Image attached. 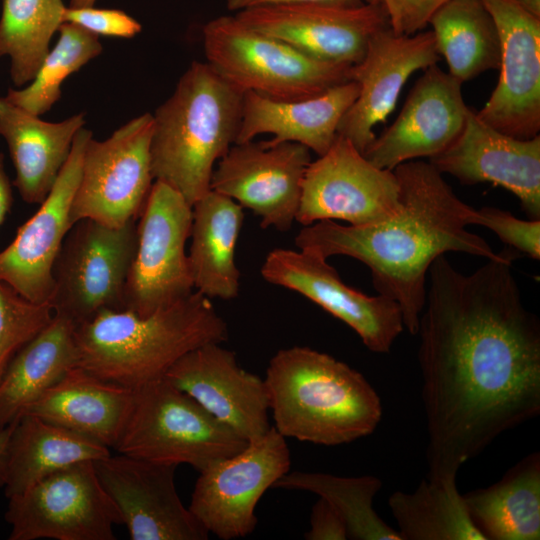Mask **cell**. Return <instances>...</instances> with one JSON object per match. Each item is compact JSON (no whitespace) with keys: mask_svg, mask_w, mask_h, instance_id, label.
I'll list each match as a JSON object with an SVG mask.
<instances>
[{"mask_svg":"<svg viewBox=\"0 0 540 540\" xmlns=\"http://www.w3.org/2000/svg\"><path fill=\"white\" fill-rule=\"evenodd\" d=\"M505 249L471 274L431 264L418 361L428 476L457 474L499 435L540 413V323Z\"/></svg>","mask_w":540,"mask_h":540,"instance_id":"1","label":"cell"},{"mask_svg":"<svg viewBox=\"0 0 540 540\" xmlns=\"http://www.w3.org/2000/svg\"><path fill=\"white\" fill-rule=\"evenodd\" d=\"M400 206L387 218L367 225H344L333 220L312 223L299 231L295 245L328 259L343 255L364 263L374 288L400 307L404 327L418 332L426 302V280L433 261L454 251L499 259L479 235L478 211L454 193L430 162L412 160L394 170Z\"/></svg>","mask_w":540,"mask_h":540,"instance_id":"2","label":"cell"},{"mask_svg":"<svg viewBox=\"0 0 540 540\" xmlns=\"http://www.w3.org/2000/svg\"><path fill=\"white\" fill-rule=\"evenodd\" d=\"M228 335L211 299L198 291L146 316L104 309L75 327L78 366L131 389L163 378L189 351Z\"/></svg>","mask_w":540,"mask_h":540,"instance_id":"3","label":"cell"},{"mask_svg":"<svg viewBox=\"0 0 540 540\" xmlns=\"http://www.w3.org/2000/svg\"><path fill=\"white\" fill-rule=\"evenodd\" d=\"M273 427L285 438L336 446L370 435L381 399L357 370L305 346L281 349L264 378Z\"/></svg>","mask_w":540,"mask_h":540,"instance_id":"4","label":"cell"},{"mask_svg":"<svg viewBox=\"0 0 540 540\" xmlns=\"http://www.w3.org/2000/svg\"><path fill=\"white\" fill-rule=\"evenodd\" d=\"M243 96L207 62L193 61L152 115L154 180L178 191L191 206L209 192L217 162L236 142Z\"/></svg>","mask_w":540,"mask_h":540,"instance_id":"5","label":"cell"},{"mask_svg":"<svg viewBox=\"0 0 540 540\" xmlns=\"http://www.w3.org/2000/svg\"><path fill=\"white\" fill-rule=\"evenodd\" d=\"M207 63L241 92L275 100L316 96L350 81L352 66L323 62L242 23L235 15L202 29Z\"/></svg>","mask_w":540,"mask_h":540,"instance_id":"6","label":"cell"},{"mask_svg":"<svg viewBox=\"0 0 540 540\" xmlns=\"http://www.w3.org/2000/svg\"><path fill=\"white\" fill-rule=\"evenodd\" d=\"M192 397L164 378L133 389L132 401L113 448L133 457L188 464L198 471L247 445Z\"/></svg>","mask_w":540,"mask_h":540,"instance_id":"7","label":"cell"},{"mask_svg":"<svg viewBox=\"0 0 540 540\" xmlns=\"http://www.w3.org/2000/svg\"><path fill=\"white\" fill-rule=\"evenodd\" d=\"M137 244V220L111 228L84 219L66 235L55 260L50 304L76 326L104 309H124Z\"/></svg>","mask_w":540,"mask_h":540,"instance_id":"8","label":"cell"},{"mask_svg":"<svg viewBox=\"0 0 540 540\" xmlns=\"http://www.w3.org/2000/svg\"><path fill=\"white\" fill-rule=\"evenodd\" d=\"M192 206L154 181L137 222V244L124 291V309L149 315L194 292L186 243Z\"/></svg>","mask_w":540,"mask_h":540,"instance_id":"9","label":"cell"},{"mask_svg":"<svg viewBox=\"0 0 540 540\" xmlns=\"http://www.w3.org/2000/svg\"><path fill=\"white\" fill-rule=\"evenodd\" d=\"M152 114L138 116L103 140H88L70 209L72 226L89 219L111 228L137 220L154 177L150 143Z\"/></svg>","mask_w":540,"mask_h":540,"instance_id":"10","label":"cell"},{"mask_svg":"<svg viewBox=\"0 0 540 540\" xmlns=\"http://www.w3.org/2000/svg\"><path fill=\"white\" fill-rule=\"evenodd\" d=\"M9 499L10 540H114L119 513L92 461L74 464Z\"/></svg>","mask_w":540,"mask_h":540,"instance_id":"11","label":"cell"},{"mask_svg":"<svg viewBox=\"0 0 540 540\" xmlns=\"http://www.w3.org/2000/svg\"><path fill=\"white\" fill-rule=\"evenodd\" d=\"M290 464L286 438L271 426L239 452L199 471L188 508L209 534L246 537L256 528L259 500Z\"/></svg>","mask_w":540,"mask_h":540,"instance_id":"12","label":"cell"},{"mask_svg":"<svg viewBox=\"0 0 540 540\" xmlns=\"http://www.w3.org/2000/svg\"><path fill=\"white\" fill-rule=\"evenodd\" d=\"M399 206L394 171L376 167L338 135L329 150L307 167L296 221L303 226L322 220L367 225L387 218Z\"/></svg>","mask_w":540,"mask_h":540,"instance_id":"13","label":"cell"},{"mask_svg":"<svg viewBox=\"0 0 540 540\" xmlns=\"http://www.w3.org/2000/svg\"><path fill=\"white\" fill-rule=\"evenodd\" d=\"M269 283L295 291L344 322L374 353H388L404 329L399 305L345 284L327 259L307 249L276 248L261 267Z\"/></svg>","mask_w":540,"mask_h":540,"instance_id":"14","label":"cell"},{"mask_svg":"<svg viewBox=\"0 0 540 540\" xmlns=\"http://www.w3.org/2000/svg\"><path fill=\"white\" fill-rule=\"evenodd\" d=\"M302 144L254 140L233 144L217 162L211 190L260 218L262 228L289 231L299 209L302 182L312 161Z\"/></svg>","mask_w":540,"mask_h":540,"instance_id":"15","label":"cell"},{"mask_svg":"<svg viewBox=\"0 0 540 540\" xmlns=\"http://www.w3.org/2000/svg\"><path fill=\"white\" fill-rule=\"evenodd\" d=\"M97 477L132 540H206L209 533L182 503L176 465L130 455L93 462Z\"/></svg>","mask_w":540,"mask_h":540,"instance_id":"16","label":"cell"},{"mask_svg":"<svg viewBox=\"0 0 540 540\" xmlns=\"http://www.w3.org/2000/svg\"><path fill=\"white\" fill-rule=\"evenodd\" d=\"M500 38L499 79L477 116L518 139L540 132V18L514 0H482Z\"/></svg>","mask_w":540,"mask_h":540,"instance_id":"17","label":"cell"},{"mask_svg":"<svg viewBox=\"0 0 540 540\" xmlns=\"http://www.w3.org/2000/svg\"><path fill=\"white\" fill-rule=\"evenodd\" d=\"M235 16L310 57L347 66L357 64L373 35L390 26L385 9L377 3L268 5L240 10Z\"/></svg>","mask_w":540,"mask_h":540,"instance_id":"18","label":"cell"},{"mask_svg":"<svg viewBox=\"0 0 540 540\" xmlns=\"http://www.w3.org/2000/svg\"><path fill=\"white\" fill-rule=\"evenodd\" d=\"M93 136L81 128L70 155L38 210L21 225L13 241L0 251V281L34 303H49L53 266L72 227L70 209L80 176L84 151Z\"/></svg>","mask_w":540,"mask_h":540,"instance_id":"19","label":"cell"},{"mask_svg":"<svg viewBox=\"0 0 540 540\" xmlns=\"http://www.w3.org/2000/svg\"><path fill=\"white\" fill-rule=\"evenodd\" d=\"M439 57L431 30L404 35L389 26L374 34L363 58L351 68L358 95L342 117L338 135L363 153L376 136L374 127L394 110L406 81Z\"/></svg>","mask_w":540,"mask_h":540,"instance_id":"20","label":"cell"},{"mask_svg":"<svg viewBox=\"0 0 540 540\" xmlns=\"http://www.w3.org/2000/svg\"><path fill=\"white\" fill-rule=\"evenodd\" d=\"M462 82L437 64L424 70L411 89L396 120L363 152L378 168L431 158L445 150L462 132L469 107Z\"/></svg>","mask_w":540,"mask_h":540,"instance_id":"21","label":"cell"},{"mask_svg":"<svg viewBox=\"0 0 540 540\" xmlns=\"http://www.w3.org/2000/svg\"><path fill=\"white\" fill-rule=\"evenodd\" d=\"M222 343H207L178 359L163 378L246 441L264 435L269 399L264 378L240 366Z\"/></svg>","mask_w":540,"mask_h":540,"instance_id":"22","label":"cell"},{"mask_svg":"<svg viewBox=\"0 0 540 540\" xmlns=\"http://www.w3.org/2000/svg\"><path fill=\"white\" fill-rule=\"evenodd\" d=\"M429 162L462 184L489 182L505 188L529 219H540V135L518 139L504 134L469 107L460 135Z\"/></svg>","mask_w":540,"mask_h":540,"instance_id":"23","label":"cell"},{"mask_svg":"<svg viewBox=\"0 0 540 540\" xmlns=\"http://www.w3.org/2000/svg\"><path fill=\"white\" fill-rule=\"evenodd\" d=\"M357 95L358 85L352 80L298 100H275L245 92L235 144L272 134L267 140L271 144L299 143L321 156L337 138L339 123Z\"/></svg>","mask_w":540,"mask_h":540,"instance_id":"24","label":"cell"},{"mask_svg":"<svg viewBox=\"0 0 540 540\" xmlns=\"http://www.w3.org/2000/svg\"><path fill=\"white\" fill-rule=\"evenodd\" d=\"M84 124L82 113L61 122H47L6 97L0 98V136L15 167L13 185L25 202L39 205L44 201Z\"/></svg>","mask_w":540,"mask_h":540,"instance_id":"25","label":"cell"},{"mask_svg":"<svg viewBox=\"0 0 540 540\" xmlns=\"http://www.w3.org/2000/svg\"><path fill=\"white\" fill-rule=\"evenodd\" d=\"M132 395L133 389L105 381L75 366L24 413L113 448L127 417Z\"/></svg>","mask_w":540,"mask_h":540,"instance_id":"26","label":"cell"},{"mask_svg":"<svg viewBox=\"0 0 540 540\" xmlns=\"http://www.w3.org/2000/svg\"><path fill=\"white\" fill-rule=\"evenodd\" d=\"M188 253L194 289L209 299L239 295L240 271L235 248L243 223V208L210 190L192 206Z\"/></svg>","mask_w":540,"mask_h":540,"instance_id":"27","label":"cell"},{"mask_svg":"<svg viewBox=\"0 0 540 540\" xmlns=\"http://www.w3.org/2000/svg\"><path fill=\"white\" fill-rule=\"evenodd\" d=\"M110 454L95 440L24 413L11 424L2 487L10 498L59 470Z\"/></svg>","mask_w":540,"mask_h":540,"instance_id":"28","label":"cell"},{"mask_svg":"<svg viewBox=\"0 0 540 540\" xmlns=\"http://www.w3.org/2000/svg\"><path fill=\"white\" fill-rule=\"evenodd\" d=\"M75 327L70 319L54 313L51 322L11 361L0 381V430L78 366Z\"/></svg>","mask_w":540,"mask_h":540,"instance_id":"29","label":"cell"},{"mask_svg":"<svg viewBox=\"0 0 540 540\" xmlns=\"http://www.w3.org/2000/svg\"><path fill=\"white\" fill-rule=\"evenodd\" d=\"M463 497L485 540H539L540 453L525 456L496 483Z\"/></svg>","mask_w":540,"mask_h":540,"instance_id":"30","label":"cell"},{"mask_svg":"<svg viewBox=\"0 0 540 540\" xmlns=\"http://www.w3.org/2000/svg\"><path fill=\"white\" fill-rule=\"evenodd\" d=\"M428 25L448 73L460 82L499 68V33L482 0H448L432 14Z\"/></svg>","mask_w":540,"mask_h":540,"instance_id":"31","label":"cell"},{"mask_svg":"<svg viewBox=\"0 0 540 540\" xmlns=\"http://www.w3.org/2000/svg\"><path fill=\"white\" fill-rule=\"evenodd\" d=\"M456 476H428L413 492L389 496L402 540H485L470 518Z\"/></svg>","mask_w":540,"mask_h":540,"instance_id":"32","label":"cell"},{"mask_svg":"<svg viewBox=\"0 0 540 540\" xmlns=\"http://www.w3.org/2000/svg\"><path fill=\"white\" fill-rule=\"evenodd\" d=\"M65 9L62 0H3L0 57H9L15 86L24 87L34 79L52 36L64 23Z\"/></svg>","mask_w":540,"mask_h":540,"instance_id":"33","label":"cell"},{"mask_svg":"<svg viewBox=\"0 0 540 540\" xmlns=\"http://www.w3.org/2000/svg\"><path fill=\"white\" fill-rule=\"evenodd\" d=\"M382 487L371 475L341 477L321 472L288 471L273 488L312 492L328 501L345 521L348 539L402 540L374 510L373 500Z\"/></svg>","mask_w":540,"mask_h":540,"instance_id":"34","label":"cell"},{"mask_svg":"<svg viewBox=\"0 0 540 540\" xmlns=\"http://www.w3.org/2000/svg\"><path fill=\"white\" fill-rule=\"evenodd\" d=\"M59 38L43 60L34 79L20 89L10 88L6 98L31 114L40 116L49 111L61 97V85L102 52L98 36L85 29L63 23Z\"/></svg>","mask_w":540,"mask_h":540,"instance_id":"35","label":"cell"},{"mask_svg":"<svg viewBox=\"0 0 540 540\" xmlns=\"http://www.w3.org/2000/svg\"><path fill=\"white\" fill-rule=\"evenodd\" d=\"M49 303H34L0 281V381L17 353L52 320Z\"/></svg>","mask_w":540,"mask_h":540,"instance_id":"36","label":"cell"},{"mask_svg":"<svg viewBox=\"0 0 540 540\" xmlns=\"http://www.w3.org/2000/svg\"><path fill=\"white\" fill-rule=\"evenodd\" d=\"M477 211V225L489 228L517 252L539 260L540 219H518L510 212L495 207H483Z\"/></svg>","mask_w":540,"mask_h":540,"instance_id":"37","label":"cell"},{"mask_svg":"<svg viewBox=\"0 0 540 540\" xmlns=\"http://www.w3.org/2000/svg\"><path fill=\"white\" fill-rule=\"evenodd\" d=\"M63 20L96 36L132 38L142 29L137 20L122 10L94 6L66 7Z\"/></svg>","mask_w":540,"mask_h":540,"instance_id":"38","label":"cell"},{"mask_svg":"<svg viewBox=\"0 0 540 540\" xmlns=\"http://www.w3.org/2000/svg\"><path fill=\"white\" fill-rule=\"evenodd\" d=\"M448 0H365L383 6L390 28L397 34L411 35L428 26L432 14Z\"/></svg>","mask_w":540,"mask_h":540,"instance_id":"39","label":"cell"},{"mask_svg":"<svg viewBox=\"0 0 540 540\" xmlns=\"http://www.w3.org/2000/svg\"><path fill=\"white\" fill-rule=\"evenodd\" d=\"M307 540H346L345 521L336 509L319 497L311 509L310 528L304 534Z\"/></svg>","mask_w":540,"mask_h":540,"instance_id":"40","label":"cell"},{"mask_svg":"<svg viewBox=\"0 0 540 540\" xmlns=\"http://www.w3.org/2000/svg\"><path fill=\"white\" fill-rule=\"evenodd\" d=\"M365 0H227V8L230 11H240L247 8L268 5H297L316 4L338 7H357L363 5Z\"/></svg>","mask_w":540,"mask_h":540,"instance_id":"41","label":"cell"},{"mask_svg":"<svg viewBox=\"0 0 540 540\" xmlns=\"http://www.w3.org/2000/svg\"><path fill=\"white\" fill-rule=\"evenodd\" d=\"M12 202V185L5 169L4 155L0 152V226L10 210Z\"/></svg>","mask_w":540,"mask_h":540,"instance_id":"42","label":"cell"},{"mask_svg":"<svg viewBox=\"0 0 540 540\" xmlns=\"http://www.w3.org/2000/svg\"><path fill=\"white\" fill-rule=\"evenodd\" d=\"M11 432V425L0 430V487L3 486L7 457V445Z\"/></svg>","mask_w":540,"mask_h":540,"instance_id":"43","label":"cell"},{"mask_svg":"<svg viewBox=\"0 0 540 540\" xmlns=\"http://www.w3.org/2000/svg\"><path fill=\"white\" fill-rule=\"evenodd\" d=\"M523 10L540 18V0H514Z\"/></svg>","mask_w":540,"mask_h":540,"instance_id":"44","label":"cell"},{"mask_svg":"<svg viewBox=\"0 0 540 540\" xmlns=\"http://www.w3.org/2000/svg\"><path fill=\"white\" fill-rule=\"evenodd\" d=\"M96 0H70L69 7H88L94 6Z\"/></svg>","mask_w":540,"mask_h":540,"instance_id":"45","label":"cell"}]
</instances>
